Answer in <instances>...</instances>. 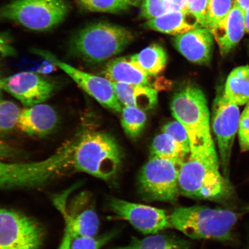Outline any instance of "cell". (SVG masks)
Returning a JSON list of instances; mask_svg holds the SVG:
<instances>
[{
    "mask_svg": "<svg viewBox=\"0 0 249 249\" xmlns=\"http://www.w3.org/2000/svg\"><path fill=\"white\" fill-rule=\"evenodd\" d=\"M171 110L188 134L192 157H217L210 127L207 101L201 89L192 85L183 87L174 95Z\"/></svg>",
    "mask_w": 249,
    "mask_h": 249,
    "instance_id": "6da1fadb",
    "label": "cell"
},
{
    "mask_svg": "<svg viewBox=\"0 0 249 249\" xmlns=\"http://www.w3.org/2000/svg\"><path fill=\"white\" fill-rule=\"evenodd\" d=\"M178 186L180 195L194 200L221 202L233 194L229 179L220 172L217 157L189 155L180 167Z\"/></svg>",
    "mask_w": 249,
    "mask_h": 249,
    "instance_id": "7a4b0ae2",
    "label": "cell"
},
{
    "mask_svg": "<svg viewBox=\"0 0 249 249\" xmlns=\"http://www.w3.org/2000/svg\"><path fill=\"white\" fill-rule=\"evenodd\" d=\"M239 214L232 211L195 205L175 208L169 214L171 228L196 239L231 240Z\"/></svg>",
    "mask_w": 249,
    "mask_h": 249,
    "instance_id": "3957f363",
    "label": "cell"
},
{
    "mask_svg": "<svg viewBox=\"0 0 249 249\" xmlns=\"http://www.w3.org/2000/svg\"><path fill=\"white\" fill-rule=\"evenodd\" d=\"M123 153L113 137L101 132H87L78 136L72 166L96 178L108 180L119 170Z\"/></svg>",
    "mask_w": 249,
    "mask_h": 249,
    "instance_id": "277c9868",
    "label": "cell"
},
{
    "mask_svg": "<svg viewBox=\"0 0 249 249\" xmlns=\"http://www.w3.org/2000/svg\"><path fill=\"white\" fill-rule=\"evenodd\" d=\"M125 28L107 22L89 25L78 31L71 42V50L87 63H101L123 52L133 41Z\"/></svg>",
    "mask_w": 249,
    "mask_h": 249,
    "instance_id": "5b68a950",
    "label": "cell"
},
{
    "mask_svg": "<svg viewBox=\"0 0 249 249\" xmlns=\"http://www.w3.org/2000/svg\"><path fill=\"white\" fill-rule=\"evenodd\" d=\"M70 11L65 0H13L0 7V21H11L34 31L52 29Z\"/></svg>",
    "mask_w": 249,
    "mask_h": 249,
    "instance_id": "8992f818",
    "label": "cell"
},
{
    "mask_svg": "<svg viewBox=\"0 0 249 249\" xmlns=\"http://www.w3.org/2000/svg\"><path fill=\"white\" fill-rule=\"evenodd\" d=\"M183 163L152 158L139 176L140 194L146 200L174 203L180 195L178 177Z\"/></svg>",
    "mask_w": 249,
    "mask_h": 249,
    "instance_id": "52a82bcc",
    "label": "cell"
},
{
    "mask_svg": "<svg viewBox=\"0 0 249 249\" xmlns=\"http://www.w3.org/2000/svg\"><path fill=\"white\" fill-rule=\"evenodd\" d=\"M240 116L238 106L229 100L224 89H220L213 102L212 126L217 142L223 176L228 179L232 149L238 132Z\"/></svg>",
    "mask_w": 249,
    "mask_h": 249,
    "instance_id": "ba28073f",
    "label": "cell"
},
{
    "mask_svg": "<svg viewBox=\"0 0 249 249\" xmlns=\"http://www.w3.org/2000/svg\"><path fill=\"white\" fill-rule=\"evenodd\" d=\"M44 232L33 218L0 208V249H39Z\"/></svg>",
    "mask_w": 249,
    "mask_h": 249,
    "instance_id": "9c48e42d",
    "label": "cell"
},
{
    "mask_svg": "<svg viewBox=\"0 0 249 249\" xmlns=\"http://www.w3.org/2000/svg\"><path fill=\"white\" fill-rule=\"evenodd\" d=\"M36 53L42 55L60 68L68 74L81 89L94 98L95 100L105 107L114 111L120 113L123 110V105L118 100L115 93L113 83L107 78L93 75L85 71L77 69L65 63L46 51H36Z\"/></svg>",
    "mask_w": 249,
    "mask_h": 249,
    "instance_id": "30bf717a",
    "label": "cell"
},
{
    "mask_svg": "<svg viewBox=\"0 0 249 249\" xmlns=\"http://www.w3.org/2000/svg\"><path fill=\"white\" fill-rule=\"evenodd\" d=\"M108 205L115 217L127 221L144 234L154 235L171 228L169 215L163 210L119 198L110 199Z\"/></svg>",
    "mask_w": 249,
    "mask_h": 249,
    "instance_id": "8fae6325",
    "label": "cell"
},
{
    "mask_svg": "<svg viewBox=\"0 0 249 249\" xmlns=\"http://www.w3.org/2000/svg\"><path fill=\"white\" fill-rule=\"evenodd\" d=\"M0 85L5 91L27 107L48 100L55 89L51 80L32 71H23L1 78Z\"/></svg>",
    "mask_w": 249,
    "mask_h": 249,
    "instance_id": "7c38bea8",
    "label": "cell"
},
{
    "mask_svg": "<svg viewBox=\"0 0 249 249\" xmlns=\"http://www.w3.org/2000/svg\"><path fill=\"white\" fill-rule=\"evenodd\" d=\"M173 42L176 48L189 61L202 65L210 63L213 36L207 28H197L177 36Z\"/></svg>",
    "mask_w": 249,
    "mask_h": 249,
    "instance_id": "4fadbf2b",
    "label": "cell"
},
{
    "mask_svg": "<svg viewBox=\"0 0 249 249\" xmlns=\"http://www.w3.org/2000/svg\"><path fill=\"white\" fill-rule=\"evenodd\" d=\"M57 123V114L53 108L40 104L21 111L17 126L27 135L43 136L51 133Z\"/></svg>",
    "mask_w": 249,
    "mask_h": 249,
    "instance_id": "5bb4252c",
    "label": "cell"
},
{
    "mask_svg": "<svg viewBox=\"0 0 249 249\" xmlns=\"http://www.w3.org/2000/svg\"><path fill=\"white\" fill-rule=\"evenodd\" d=\"M245 31V14L234 4L225 19L210 31L219 46L221 54L225 55L240 42Z\"/></svg>",
    "mask_w": 249,
    "mask_h": 249,
    "instance_id": "9a60e30c",
    "label": "cell"
},
{
    "mask_svg": "<svg viewBox=\"0 0 249 249\" xmlns=\"http://www.w3.org/2000/svg\"><path fill=\"white\" fill-rule=\"evenodd\" d=\"M121 104L142 111L154 108L158 103V92L150 86L112 83Z\"/></svg>",
    "mask_w": 249,
    "mask_h": 249,
    "instance_id": "2e32d148",
    "label": "cell"
},
{
    "mask_svg": "<svg viewBox=\"0 0 249 249\" xmlns=\"http://www.w3.org/2000/svg\"><path fill=\"white\" fill-rule=\"evenodd\" d=\"M144 26L159 32L177 36L201 27L195 17L188 12H168L149 20Z\"/></svg>",
    "mask_w": 249,
    "mask_h": 249,
    "instance_id": "e0dca14e",
    "label": "cell"
},
{
    "mask_svg": "<svg viewBox=\"0 0 249 249\" xmlns=\"http://www.w3.org/2000/svg\"><path fill=\"white\" fill-rule=\"evenodd\" d=\"M104 75L112 83L150 86L149 76L134 65L129 57H119L109 61Z\"/></svg>",
    "mask_w": 249,
    "mask_h": 249,
    "instance_id": "ac0fdd59",
    "label": "cell"
},
{
    "mask_svg": "<svg viewBox=\"0 0 249 249\" xmlns=\"http://www.w3.org/2000/svg\"><path fill=\"white\" fill-rule=\"evenodd\" d=\"M72 238L77 236L94 237L99 229V221L97 214L91 209H86L75 214H70L65 209L63 201L57 202Z\"/></svg>",
    "mask_w": 249,
    "mask_h": 249,
    "instance_id": "d6986e66",
    "label": "cell"
},
{
    "mask_svg": "<svg viewBox=\"0 0 249 249\" xmlns=\"http://www.w3.org/2000/svg\"><path fill=\"white\" fill-rule=\"evenodd\" d=\"M130 58L135 66L149 77L162 72L167 62L166 51L158 44L151 45Z\"/></svg>",
    "mask_w": 249,
    "mask_h": 249,
    "instance_id": "ffe728a7",
    "label": "cell"
},
{
    "mask_svg": "<svg viewBox=\"0 0 249 249\" xmlns=\"http://www.w3.org/2000/svg\"><path fill=\"white\" fill-rule=\"evenodd\" d=\"M224 92L230 101L238 106L249 102V66L235 68L227 77Z\"/></svg>",
    "mask_w": 249,
    "mask_h": 249,
    "instance_id": "44dd1931",
    "label": "cell"
},
{
    "mask_svg": "<svg viewBox=\"0 0 249 249\" xmlns=\"http://www.w3.org/2000/svg\"><path fill=\"white\" fill-rule=\"evenodd\" d=\"M114 249H189V243L174 236L158 234L133 239L129 245Z\"/></svg>",
    "mask_w": 249,
    "mask_h": 249,
    "instance_id": "7402d4cb",
    "label": "cell"
},
{
    "mask_svg": "<svg viewBox=\"0 0 249 249\" xmlns=\"http://www.w3.org/2000/svg\"><path fill=\"white\" fill-rule=\"evenodd\" d=\"M151 157L183 163L187 155L172 137L162 133L156 136L151 148Z\"/></svg>",
    "mask_w": 249,
    "mask_h": 249,
    "instance_id": "603a6c76",
    "label": "cell"
},
{
    "mask_svg": "<svg viewBox=\"0 0 249 249\" xmlns=\"http://www.w3.org/2000/svg\"><path fill=\"white\" fill-rule=\"evenodd\" d=\"M121 113V124L124 132L130 138H138L144 129L147 123V116L144 111L125 106Z\"/></svg>",
    "mask_w": 249,
    "mask_h": 249,
    "instance_id": "cb8c5ba5",
    "label": "cell"
},
{
    "mask_svg": "<svg viewBox=\"0 0 249 249\" xmlns=\"http://www.w3.org/2000/svg\"><path fill=\"white\" fill-rule=\"evenodd\" d=\"M81 7L95 12L118 14L129 8L124 0H76Z\"/></svg>",
    "mask_w": 249,
    "mask_h": 249,
    "instance_id": "d4e9b609",
    "label": "cell"
},
{
    "mask_svg": "<svg viewBox=\"0 0 249 249\" xmlns=\"http://www.w3.org/2000/svg\"><path fill=\"white\" fill-rule=\"evenodd\" d=\"M233 5V0H210L206 17L207 29L211 31L225 19Z\"/></svg>",
    "mask_w": 249,
    "mask_h": 249,
    "instance_id": "484cf974",
    "label": "cell"
},
{
    "mask_svg": "<svg viewBox=\"0 0 249 249\" xmlns=\"http://www.w3.org/2000/svg\"><path fill=\"white\" fill-rule=\"evenodd\" d=\"M20 112L15 103L0 101V135L11 132L17 126Z\"/></svg>",
    "mask_w": 249,
    "mask_h": 249,
    "instance_id": "4316f807",
    "label": "cell"
},
{
    "mask_svg": "<svg viewBox=\"0 0 249 249\" xmlns=\"http://www.w3.org/2000/svg\"><path fill=\"white\" fill-rule=\"evenodd\" d=\"M116 234V231L110 232L98 237L77 236L72 239L71 249H100Z\"/></svg>",
    "mask_w": 249,
    "mask_h": 249,
    "instance_id": "83f0119b",
    "label": "cell"
},
{
    "mask_svg": "<svg viewBox=\"0 0 249 249\" xmlns=\"http://www.w3.org/2000/svg\"><path fill=\"white\" fill-rule=\"evenodd\" d=\"M162 132L168 134L176 140V142L182 147L187 155L191 154L189 139L184 127L178 121H171L165 124Z\"/></svg>",
    "mask_w": 249,
    "mask_h": 249,
    "instance_id": "f1b7e54d",
    "label": "cell"
},
{
    "mask_svg": "<svg viewBox=\"0 0 249 249\" xmlns=\"http://www.w3.org/2000/svg\"><path fill=\"white\" fill-rule=\"evenodd\" d=\"M141 15L142 17L152 19L170 12L167 0H142Z\"/></svg>",
    "mask_w": 249,
    "mask_h": 249,
    "instance_id": "f546056e",
    "label": "cell"
},
{
    "mask_svg": "<svg viewBox=\"0 0 249 249\" xmlns=\"http://www.w3.org/2000/svg\"><path fill=\"white\" fill-rule=\"evenodd\" d=\"M210 0H188V11L201 27L206 28V17Z\"/></svg>",
    "mask_w": 249,
    "mask_h": 249,
    "instance_id": "4dcf8cb0",
    "label": "cell"
},
{
    "mask_svg": "<svg viewBox=\"0 0 249 249\" xmlns=\"http://www.w3.org/2000/svg\"><path fill=\"white\" fill-rule=\"evenodd\" d=\"M238 133L241 150L249 151V102L241 114Z\"/></svg>",
    "mask_w": 249,
    "mask_h": 249,
    "instance_id": "1f68e13d",
    "label": "cell"
},
{
    "mask_svg": "<svg viewBox=\"0 0 249 249\" xmlns=\"http://www.w3.org/2000/svg\"><path fill=\"white\" fill-rule=\"evenodd\" d=\"M15 54L16 51L12 45V40L9 34L0 33V60Z\"/></svg>",
    "mask_w": 249,
    "mask_h": 249,
    "instance_id": "d6a6232c",
    "label": "cell"
},
{
    "mask_svg": "<svg viewBox=\"0 0 249 249\" xmlns=\"http://www.w3.org/2000/svg\"><path fill=\"white\" fill-rule=\"evenodd\" d=\"M19 154L17 149L0 140V160L14 158Z\"/></svg>",
    "mask_w": 249,
    "mask_h": 249,
    "instance_id": "836d02e7",
    "label": "cell"
},
{
    "mask_svg": "<svg viewBox=\"0 0 249 249\" xmlns=\"http://www.w3.org/2000/svg\"><path fill=\"white\" fill-rule=\"evenodd\" d=\"M170 12H188V0H167Z\"/></svg>",
    "mask_w": 249,
    "mask_h": 249,
    "instance_id": "e575fe53",
    "label": "cell"
},
{
    "mask_svg": "<svg viewBox=\"0 0 249 249\" xmlns=\"http://www.w3.org/2000/svg\"><path fill=\"white\" fill-rule=\"evenodd\" d=\"M9 171L7 165L0 161V189H4L7 184Z\"/></svg>",
    "mask_w": 249,
    "mask_h": 249,
    "instance_id": "d590c367",
    "label": "cell"
},
{
    "mask_svg": "<svg viewBox=\"0 0 249 249\" xmlns=\"http://www.w3.org/2000/svg\"><path fill=\"white\" fill-rule=\"evenodd\" d=\"M72 239V236L71 235L69 228L65 226L64 237L58 249H71V245Z\"/></svg>",
    "mask_w": 249,
    "mask_h": 249,
    "instance_id": "8d00e7d4",
    "label": "cell"
},
{
    "mask_svg": "<svg viewBox=\"0 0 249 249\" xmlns=\"http://www.w3.org/2000/svg\"><path fill=\"white\" fill-rule=\"evenodd\" d=\"M234 4L245 14L249 7V0H234Z\"/></svg>",
    "mask_w": 249,
    "mask_h": 249,
    "instance_id": "74e56055",
    "label": "cell"
},
{
    "mask_svg": "<svg viewBox=\"0 0 249 249\" xmlns=\"http://www.w3.org/2000/svg\"><path fill=\"white\" fill-rule=\"evenodd\" d=\"M246 31L249 34V7L245 14Z\"/></svg>",
    "mask_w": 249,
    "mask_h": 249,
    "instance_id": "f35d334b",
    "label": "cell"
},
{
    "mask_svg": "<svg viewBox=\"0 0 249 249\" xmlns=\"http://www.w3.org/2000/svg\"><path fill=\"white\" fill-rule=\"evenodd\" d=\"M129 5L138 6L142 2V0H124Z\"/></svg>",
    "mask_w": 249,
    "mask_h": 249,
    "instance_id": "ab89813d",
    "label": "cell"
},
{
    "mask_svg": "<svg viewBox=\"0 0 249 249\" xmlns=\"http://www.w3.org/2000/svg\"><path fill=\"white\" fill-rule=\"evenodd\" d=\"M1 77H0V80H1ZM2 91H3V90L1 89V85H0V101L2 100V96H3Z\"/></svg>",
    "mask_w": 249,
    "mask_h": 249,
    "instance_id": "60d3db41",
    "label": "cell"
}]
</instances>
